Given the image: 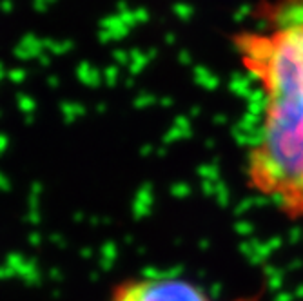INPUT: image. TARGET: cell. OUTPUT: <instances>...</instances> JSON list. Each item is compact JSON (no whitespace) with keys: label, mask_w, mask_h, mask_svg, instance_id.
<instances>
[{"label":"cell","mask_w":303,"mask_h":301,"mask_svg":"<svg viewBox=\"0 0 303 301\" xmlns=\"http://www.w3.org/2000/svg\"><path fill=\"white\" fill-rule=\"evenodd\" d=\"M111 301H213L196 283L171 274L140 276L113 290Z\"/></svg>","instance_id":"cell-2"},{"label":"cell","mask_w":303,"mask_h":301,"mask_svg":"<svg viewBox=\"0 0 303 301\" xmlns=\"http://www.w3.org/2000/svg\"><path fill=\"white\" fill-rule=\"evenodd\" d=\"M231 45L260 93L245 185L289 221H303V0H260Z\"/></svg>","instance_id":"cell-1"}]
</instances>
